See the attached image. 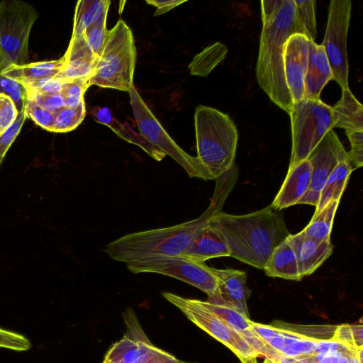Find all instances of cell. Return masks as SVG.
<instances>
[{
  "instance_id": "6da1fadb",
  "label": "cell",
  "mask_w": 363,
  "mask_h": 363,
  "mask_svg": "<svg viewBox=\"0 0 363 363\" xmlns=\"http://www.w3.org/2000/svg\"><path fill=\"white\" fill-rule=\"evenodd\" d=\"M238 177L237 166L216 179V185L208 208L199 218L175 225L136 232L108 243L104 251L113 259L128 263L155 256L182 255L197 231L213 215L221 211Z\"/></svg>"
},
{
  "instance_id": "7a4b0ae2",
  "label": "cell",
  "mask_w": 363,
  "mask_h": 363,
  "mask_svg": "<svg viewBox=\"0 0 363 363\" xmlns=\"http://www.w3.org/2000/svg\"><path fill=\"white\" fill-rule=\"evenodd\" d=\"M262 28L255 67L257 81L270 100L290 113L293 101L284 67L285 43L294 34L305 32L294 0L260 1Z\"/></svg>"
},
{
  "instance_id": "3957f363",
  "label": "cell",
  "mask_w": 363,
  "mask_h": 363,
  "mask_svg": "<svg viewBox=\"0 0 363 363\" xmlns=\"http://www.w3.org/2000/svg\"><path fill=\"white\" fill-rule=\"evenodd\" d=\"M223 236L230 257L264 269L274 250L290 235L280 211L271 204L245 215L218 212L208 221Z\"/></svg>"
},
{
  "instance_id": "277c9868",
  "label": "cell",
  "mask_w": 363,
  "mask_h": 363,
  "mask_svg": "<svg viewBox=\"0 0 363 363\" xmlns=\"http://www.w3.org/2000/svg\"><path fill=\"white\" fill-rule=\"evenodd\" d=\"M197 159L216 179L235 164L238 133L229 117L214 108L199 105L194 113Z\"/></svg>"
},
{
  "instance_id": "5b68a950",
  "label": "cell",
  "mask_w": 363,
  "mask_h": 363,
  "mask_svg": "<svg viewBox=\"0 0 363 363\" xmlns=\"http://www.w3.org/2000/svg\"><path fill=\"white\" fill-rule=\"evenodd\" d=\"M136 54L132 30L119 19L108 30L101 55L88 79L89 86L128 92L133 86Z\"/></svg>"
},
{
  "instance_id": "8992f818",
  "label": "cell",
  "mask_w": 363,
  "mask_h": 363,
  "mask_svg": "<svg viewBox=\"0 0 363 363\" xmlns=\"http://www.w3.org/2000/svg\"><path fill=\"white\" fill-rule=\"evenodd\" d=\"M38 13L20 0L0 1V74L12 65L28 60V38Z\"/></svg>"
},
{
  "instance_id": "52a82bcc",
  "label": "cell",
  "mask_w": 363,
  "mask_h": 363,
  "mask_svg": "<svg viewBox=\"0 0 363 363\" xmlns=\"http://www.w3.org/2000/svg\"><path fill=\"white\" fill-rule=\"evenodd\" d=\"M291 118L292 150L289 169L307 160L325 135L334 128L331 106L319 99L294 104Z\"/></svg>"
},
{
  "instance_id": "ba28073f",
  "label": "cell",
  "mask_w": 363,
  "mask_h": 363,
  "mask_svg": "<svg viewBox=\"0 0 363 363\" xmlns=\"http://www.w3.org/2000/svg\"><path fill=\"white\" fill-rule=\"evenodd\" d=\"M165 299L178 308L186 317L215 339L228 347L242 363H257L262 356L237 331L207 308L202 301L163 292Z\"/></svg>"
},
{
  "instance_id": "9c48e42d",
  "label": "cell",
  "mask_w": 363,
  "mask_h": 363,
  "mask_svg": "<svg viewBox=\"0 0 363 363\" xmlns=\"http://www.w3.org/2000/svg\"><path fill=\"white\" fill-rule=\"evenodd\" d=\"M128 94L139 133L150 143L173 158L190 177L212 179L197 157L186 153L169 136L134 86L128 91Z\"/></svg>"
},
{
  "instance_id": "30bf717a",
  "label": "cell",
  "mask_w": 363,
  "mask_h": 363,
  "mask_svg": "<svg viewBox=\"0 0 363 363\" xmlns=\"http://www.w3.org/2000/svg\"><path fill=\"white\" fill-rule=\"evenodd\" d=\"M127 269L133 273L153 272L174 277L198 288L211 296L217 286L216 278L204 262L183 255L155 256L128 262Z\"/></svg>"
},
{
  "instance_id": "8fae6325",
  "label": "cell",
  "mask_w": 363,
  "mask_h": 363,
  "mask_svg": "<svg viewBox=\"0 0 363 363\" xmlns=\"http://www.w3.org/2000/svg\"><path fill=\"white\" fill-rule=\"evenodd\" d=\"M352 2L350 0H331L322 46L331 67L333 80L342 89H350L347 36L350 24Z\"/></svg>"
},
{
  "instance_id": "7c38bea8",
  "label": "cell",
  "mask_w": 363,
  "mask_h": 363,
  "mask_svg": "<svg viewBox=\"0 0 363 363\" xmlns=\"http://www.w3.org/2000/svg\"><path fill=\"white\" fill-rule=\"evenodd\" d=\"M307 160L311 166L308 189L298 203L317 206L320 192L333 170L343 160H349L337 134L330 130L311 152Z\"/></svg>"
},
{
  "instance_id": "4fadbf2b",
  "label": "cell",
  "mask_w": 363,
  "mask_h": 363,
  "mask_svg": "<svg viewBox=\"0 0 363 363\" xmlns=\"http://www.w3.org/2000/svg\"><path fill=\"white\" fill-rule=\"evenodd\" d=\"M308 39L301 33L291 35L285 43L284 75L293 104L305 99L304 79L308 67Z\"/></svg>"
},
{
  "instance_id": "5bb4252c",
  "label": "cell",
  "mask_w": 363,
  "mask_h": 363,
  "mask_svg": "<svg viewBox=\"0 0 363 363\" xmlns=\"http://www.w3.org/2000/svg\"><path fill=\"white\" fill-rule=\"evenodd\" d=\"M211 270L216 278L217 286L213 294L208 298L207 302L235 309L250 318L247 301L250 290L246 284V273L233 269L211 267Z\"/></svg>"
},
{
  "instance_id": "9a60e30c",
  "label": "cell",
  "mask_w": 363,
  "mask_h": 363,
  "mask_svg": "<svg viewBox=\"0 0 363 363\" xmlns=\"http://www.w3.org/2000/svg\"><path fill=\"white\" fill-rule=\"evenodd\" d=\"M286 240L295 253L301 279L318 269L333 251L330 239L318 242L301 231L290 234Z\"/></svg>"
},
{
  "instance_id": "2e32d148",
  "label": "cell",
  "mask_w": 363,
  "mask_h": 363,
  "mask_svg": "<svg viewBox=\"0 0 363 363\" xmlns=\"http://www.w3.org/2000/svg\"><path fill=\"white\" fill-rule=\"evenodd\" d=\"M63 57L64 65L55 77L64 82L89 78L98 61L88 48L82 34L71 38Z\"/></svg>"
},
{
  "instance_id": "e0dca14e",
  "label": "cell",
  "mask_w": 363,
  "mask_h": 363,
  "mask_svg": "<svg viewBox=\"0 0 363 363\" xmlns=\"http://www.w3.org/2000/svg\"><path fill=\"white\" fill-rule=\"evenodd\" d=\"M182 255L204 262L213 258L230 257V251L220 231L208 222L197 231Z\"/></svg>"
},
{
  "instance_id": "ac0fdd59",
  "label": "cell",
  "mask_w": 363,
  "mask_h": 363,
  "mask_svg": "<svg viewBox=\"0 0 363 363\" xmlns=\"http://www.w3.org/2000/svg\"><path fill=\"white\" fill-rule=\"evenodd\" d=\"M332 79L333 72L323 47L308 40V67L304 79L305 99H319L323 89Z\"/></svg>"
},
{
  "instance_id": "d6986e66",
  "label": "cell",
  "mask_w": 363,
  "mask_h": 363,
  "mask_svg": "<svg viewBox=\"0 0 363 363\" xmlns=\"http://www.w3.org/2000/svg\"><path fill=\"white\" fill-rule=\"evenodd\" d=\"M311 174V166L306 160L289 169L286 177L271 206L279 211L298 203L307 191Z\"/></svg>"
},
{
  "instance_id": "ffe728a7",
  "label": "cell",
  "mask_w": 363,
  "mask_h": 363,
  "mask_svg": "<svg viewBox=\"0 0 363 363\" xmlns=\"http://www.w3.org/2000/svg\"><path fill=\"white\" fill-rule=\"evenodd\" d=\"M91 114L95 121L109 127L116 135L128 143L139 146L156 161H161L166 156L162 150L150 143L128 124L122 123L116 119L107 107H96L92 109Z\"/></svg>"
},
{
  "instance_id": "44dd1931",
  "label": "cell",
  "mask_w": 363,
  "mask_h": 363,
  "mask_svg": "<svg viewBox=\"0 0 363 363\" xmlns=\"http://www.w3.org/2000/svg\"><path fill=\"white\" fill-rule=\"evenodd\" d=\"M277 328V333L265 342L284 357L303 358L314 354L318 339L289 329Z\"/></svg>"
},
{
  "instance_id": "7402d4cb",
  "label": "cell",
  "mask_w": 363,
  "mask_h": 363,
  "mask_svg": "<svg viewBox=\"0 0 363 363\" xmlns=\"http://www.w3.org/2000/svg\"><path fill=\"white\" fill-rule=\"evenodd\" d=\"M331 108L334 128L363 130V106L350 89H342L340 99Z\"/></svg>"
},
{
  "instance_id": "603a6c76",
  "label": "cell",
  "mask_w": 363,
  "mask_h": 363,
  "mask_svg": "<svg viewBox=\"0 0 363 363\" xmlns=\"http://www.w3.org/2000/svg\"><path fill=\"white\" fill-rule=\"evenodd\" d=\"M152 346L145 335L134 338L125 335L111 347L103 363H143Z\"/></svg>"
},
{
  "instance_id": "cb8c5ba5",
  "label": "cell",
  "mask_w": 363,
  "mask_h": 363,
  "mask_svg": "<svg viewBox=\"0 0 363 363\" xmlns=\"http://www.w3.org/2000/svg\"><path fill=\"white\" fill-rule=\"evenodd\" d=\"M264 270L271 277L301 280L295 253L286 239L274 250Z\"/></svg>"
},
{
  "instance_id": "d4e9b609",
  "label": "cell",
  "mask_w": 363,
  "mask_h": 363,
  "mask_svg": "<svg viewBox=\"0 0 363 363\" xmlns=\"http://www.w3.org/2000/svg\"><path fill=\"white\" fill-rule=\"evenodd\" d=\"M63 57L58 60L27 63L21 66L12 65L1 74L13 79L22 84L45 77H55L64 65Z\"/></svg>"
},
{
  "instance_id": "484cf974",
  "label": "cell",
  "mask_w": 363,
  "mask_h": 363,
  "mask_svg": "<svg viewBox=\"0 0 363 363\" xmlns=\"http://www.w3.org/2000/svg\"><path fill=\"white\" fill-rule=\"evenodd\" d=\"M354 169L349 160L340 162L328 177L320 195L314 213H319L332 201H340L350 176Z\"/></svg>"
},
{
  "instance_id": "4316f807",
  "label": "cell",
  "mask_w": 363,
  "mask_h": 363,
  "mask_svg": "<svg viewBox=\"0 0 363 363\" xmlns=\"http://www.w3.org/2000/svg\"><path fill=\"white\" fill-rule=\"evenodd\" d=\"M340 201H332L319 213H314L310 223L301 231L303 234L318 242L330 239L334 218Z\"/></svg>"
},
{
  "instance_id": "83f0119b",
  "label": "cell",
  "mask_w": 363,
  "mask_h": 363,
  "mask_svg": "<svg viewBox=\"0 0 363 363\" xmlns=\"http://www.w3.org/2000/svg\"><path fill=\"white\" fill-rule=\"evenodd\" d=\"M109 0H80L77 2L72 37L82 35L84 30L94 23L109 9Z\"/></svg>"
},
{
  "instance_id": "f1b7e54d",
  "label": "cell",
  "mask_w": 363,
  "mask_h": 363,
  "mask_svg": "<svg viewBox=\"0 0 363 363\" xmlns=\"http://www.w3.org/2000/svg\"><path fill=\"white\" fill-rule=\"evenodd\" d=\"M228 48L216 43L196 55L189 67L191 75L207 76L225 57Z\"/></svg>"
},
{
  "instance_id": "f546056e",
  "label": "cell",
  "mask_w": 363,
  "mask_h": 363,
  "mask_svg": "<svg viewBox=\"0 0 363 363\" xmlns=\"http://www.w3.org/2000/svg\"><path fill=\"white\" fill-rule=\"evenodd\" d=\"M108 11V9H106L101 16L82 33L88 48L98 59L102 52L108 30L106 28Z\"/></svg>"
},
{
  "instance_id": "4dcf8cb0",
  "label": "cell",
  "mask_w": 363,
  "mask_h": 363,
  "mask_svg": "<svg viewBox=\"0 0 363 363\" xmlns=\"http://www.w3.org/2000/svg\"><path fill=\"white\" fill-rule=\"evenodd\" d=\"M85 114L84 101L76 107L64 106L55 113L53 132L65 133L73 130L82 122Z\"/></svg>"
},
{
  "instance_id": "1f68e13d",
  "label": "cell",
  "mask_w": 363,
  "mask_h": 363,
  "mask_svg": "<svg viewBox=\"0 0 363 363\" xmlns=\"http://www.w3.org/2000/svg\"><path fill=\"white\" fill-rule=\"evenodd\" d=\"M203 305L240 334L250 328V319L235 309L203 301Z\"/></svg>"
},
{
  "instance_id": "d6a6232c",
  "label": "cell",
  "mask_w": 363,
  "mask_h": 363,
  "mask_svg": "<svg viewBox=\"0 0 363 363\" xmlns=\"http://www.w3.org/2000/svg\"><path fill=\"white\" fill-rule=\"evenodd\" d=\"M297 12L303 26L305 35L315 42L317 35L315 0H294Z\"/></svg>"
},
{
  "instance_id": "836d02e7",
  "label": "cell",
  "mask_w": 363,
  "mask_h": 363,
  "mask_svg": "<svg viewBox=\"0 0 363 363\" xmlns=\"http://www.w3.org/2000/svg\"><path fill=\"white\" fill-rule=\"evenodd\" d=\"M0 94H4L12 100L18 114L25 111L28 94L22 84L0 74Z\"/></svg>"
},
{
  "instance_id": "e575fe53",
  "label": "cell",
  "mask_w": 363,
  "mask_h": 363,
  "mask_svg": "<svg viewBox=\"0 0 363 363\" xmlns=\"http://www.w3.org/2000/svg\"><path fill=\"white\" fill-rule=\"evenodd\" d=\"M89 78H80L64 82L60 94L67 107H76L84 100V94L89 87Z\"/></svg>"
},
{
  "instance_id": "d590c367",
  "label": "cell",
  "mask_w": 363,
  "mask_h": 363,
  "mask_svg": "<svg viewBox=\"0 0 363 363\" xmlns=\"http://www.w3.org/2000/svg\"><path fill=\"white\" fill-rule=\"evenodd\" d=\"M27 117H29L38 125L43 129L53 132L55 113L39 106L30 99H28L25 107Z\"/></svg>"
},
{
  "instance_id": "8d00e7d4",
  "label": "cell",
  "mask_w": 363,
  "mask_h": 363,
  "mask_svg": "<svg viewBox=\"0 0 363 363\" xmlns=\"http://www.w3.org/2000/svg\"><path fill=\"white\" fill-rule=\"evenodd\" d=\"M351 148L348 153L349 161L354 169L363 165V130L345 131Z\"/></svg>"
},
{
  "instance_id": "74e56055",
  "label": "cell",
  "mask_w": 363,
  "mask_h": 363,
  "mask_svg": "<svg viewBox=\"0 0 363 363\" xmlns=\"http://www.w3.org/2000/svg\"><path fill=\"white\" fill-rule=\"evenodd\" d=\"M64 81L57 77H45L23 84L28 94H58L60 93Z\"/></svg>"
},
{
  "instance_id": "f35d334b",
  "label": "cell",
  "mask_w": 363,
  "mask_h": 363,
  "mask_svg": "<svg viewBox=\"0 0 363 363\" xmlns=\"http://www.w3.org/2000/svg\"><path fill=\"white\" fill-rule=\"evenodd\" d=\"M26 118L25 111L18 113L15 121L0 135V159H4L6 152L18 135Z\"/></svg>"
},
{
  "instance_id": "ab89813d",
  "label": "cell",
  "mask_w": 363,
  "mask_h": 363,
  "mask_svg": "<svg viewBox=\"0 0 363 363\" xmlns=\"http://www.w3.org/2000/svg\"><path fill=\"white\" fill-rule=\"evenodd\" d=\"M30 347V341L23 335L0 328V347L26 351Z\"/></svg>"
},
{
  "instance_id": "60d3db41",
  "label": "cell",
  "mask_w": 363,
  "mask_h": 363,
  "mask_svg": "<svg viewBox=\"0 0 363 363\" xmlns=\"http://www.w3.org/2000/svg\"><path fill=\"white\" fill-rule=\"evenodd\" d=\"M28 99L33 100L39 106L53 113H56L62 108L65 106L64 99L60 93L28 94Z\"/></svg>"
},
{
  "instance_id": "b9f144b4",
  "label": "cell",
  "mask_w": 363,
  "mask_h": 363,
  "mask_svg": "<svg viewBox=\"0 0 363 363\" xmlns=\"http://www.w3.org/2000/svg\"><path fill=\"white\" fill-rule=\"evenodd\" d=\"M18 112L12 100L0 94V135L16 120Z\"/></svg>"
},
{
  "instance_id": "7bdbcfd3",
  "label": "cell",
  "mask_w": 363,
  "mask_h": 363,
  "mask_svg": "<svg viewBox=\"0 0 363 363\" xmlns=\"http://www.w3.org/2000/svg\"><path fill=\"white\" fill-rule=\"evenodd\" d=\"M178 362L179 360L174 356L152 345L143 363H177Z\"/></svg>"
},
{
  "instance_id": "ee69618b",
  "label": "cell",
  "mask_w": 363,
  "mask_h": 363,
  "mask_svg": "<svg viewBox=\"0 0 363 363\" xmlns=\"http://www.w3.org/2000/svg\"><path fill=\"white\" fill-rule=\"evenodd\" d=\"M186 0H147L146 3L156 7L155 16L163 14L171 9L177 7V6L184 3Z\"/></svg>"
},
{
  "instance_id": "f6af8a7d",
  "label": "cell",
  "mask_w": 363,
  "mask_h": 363,
  "mask_svg": "<svg viewBox=\"0 0 363 363\" xmlns=\"http://www.w3.org/2000/svg\"><path fill=\"white\" fill-rule=\"evenodd\" d=\"M350 329L356 349L363 347V327L362 324L350 325Z\"/></svg>"
},
{
  "instance_id": "bcb514c9",
  "label": "cell",
  "mask_w": 363,
  "mask_h": 363,
  "mask_svg": "<svg viewBox=\"0 0 363 363\" xmlns=\"http://www.w3.org/2000/svg\"><path fill=\"white\" fill-rule=\"evenodd\" d=\"M277 363H299L298 358L284 357L283 359L277 361Z\"/></svg>"
},
{
  "instance_id": "7dc6e473",
  "label": "cell",
  "mask_w": 363,
  "mask_h": 363,
  "mask_svg": "<svg viewBox=\"0 0 363 363\" xmlns=\"http://www.w3.org/2000/svg\"><path fill=\"white\" fill-rule=\"evenodd\" d=\"M263 363H277V361L266 358Z\"/></svg>"
},
{
  "instance_id": "c3c4849f",
  "label": "cell",
  "mask_w": 363,
  "mask_h": 363,
  "mask_svg": "<svg viewBox=\"0 0 363 363\" xmlns=\"http://www.w3.org/2000/svg\"><path fill=\"white\" fill-rule=\"evenodd\" d=\"M177 363H189V362H182V361H179L177 362Z\"/></svg>"
},
{
  "instance_id": "681fc988",
  "label": "cell",
  "mask_w": 363,
  "mask_h": 363,
  "mask_svg": "<svg viewBox=\"0 0 363 363\" xmlns=\"http://www.w3.org/2000/svg\"><path fill=\"white\" fill-rule=\"evenodd\" d=\"M2 161H3V159H0V165H1V162H2Z\"/></svg>"
}]
</instances>
